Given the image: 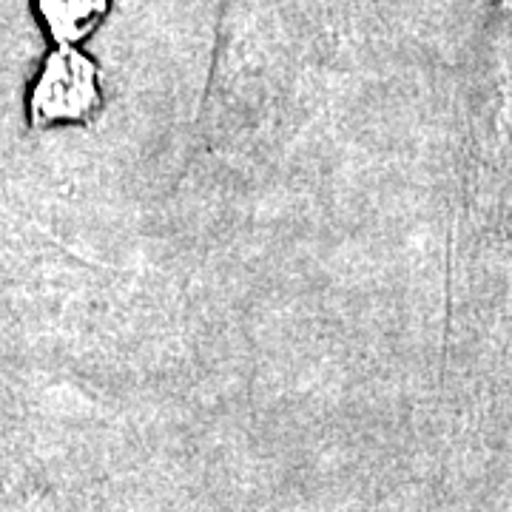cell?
<instances>
[{
    "label": "cell",
    "instance_id": "1",
    "mask_svg": "<svg viewBox=\"0 0 512 512\" xmlns=\"http://www.w3.org/2000/svg\"><path fill=\"white\" fill-rule=\"evenodd\" d=\"M103 106V74L77 46H57L37 74L29 114L35 126L89 123Z\"/></svg>",
    "mask_w": 512,
    "mask_h": 512
},
{
    "label": "cell",
    "instance_id": "2",
    "mask_svg": "<svg viewBox=\"0 0 512 512\" xmlns=\"http://www.w3.org/2000/svg\"><path fill=\"white\" fill-rule=\"evenodd\" d=\"M37 15L57 46H77L109 18L111 0H35Z\"/></svg>",
    "mask_w": 512,
    "mask_h": 512
}]
</instances>
